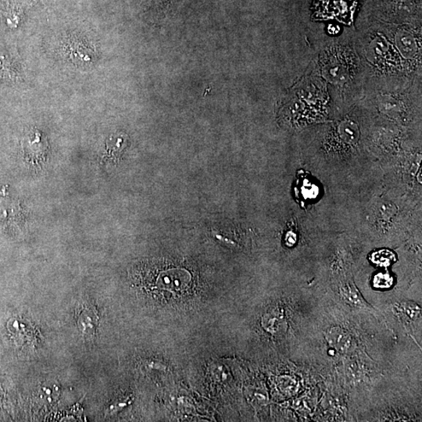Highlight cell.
<instances>
[{"mask_svg":"<svg viewBox=\"0 0 422 422\" xmlns=\"http://www.w3.org/2000/svg\"><path fill=\"white\" fill-rule=\"evenodd\" d=\"M99 314L92 305H84L77 314V325L81 335L86 338H94L99 328Z\"/></svg>","mask_w":422,"mask_h":422,"instance_id":"6da1fadb","label":"cell"},{"mask_svg":"<svg viewBox=\"0 0 422 422\" xmlns=\"http://www.w3.org/2000/svg\"><path fill=\"white\" fill-rule=\"evenodd\" d=\"M190 280V274L183 271H171L161 275L158 284L162 289L172 292L184 290Z\"/></svg>","mask_w":422,"mask_h":422,"instance_id":"7a4b0ae2","label":"cell"},{"mask_svg":"<svg viewBox=\"0 0 422 422\" xmlns=\"http://www.w3.org/2000/svg\"><path fill=\"white\" fill-rule=\"evenodd\" d=\"M326 339L332 348L342 352V353L349 351L351 348V337L348 332H345L341 328H331L326 334Z\"/></svg>","mask_w":422,"mask_h":422,"instance_id":"3957f363","label":"cell"},{"mask_svg":"<svg viewBox=\"0 0 422 422\" xmlns=\"http://www.w3.org/2000/svg\"><path fill=\"white\" fill-rule=\"evenodd\" d=\"M301 181H299V196L303 201H312V199L319 196V189L314 181H310L308 178H300Z\"/></svg>","mask_w":422,"mask_h":422,"instance_id":"277c9868","label":"cell"},{"mask_svg":"<svg viewBox=\"0 0 422 422\" xmlns=\"http://www.w3.org/2000/svg\"><path fill=\"white\" fill-rule=\"evenodd\" d=\"M402 310L404 314H405L408 318L412 320H415L419 318L421 315V309L418 306L412 303H405L402 305Z\"/></svg>","mask_w":422,"mask_h":422,"instance_id":"5b68a950","label":"cell"}]
</instances>
